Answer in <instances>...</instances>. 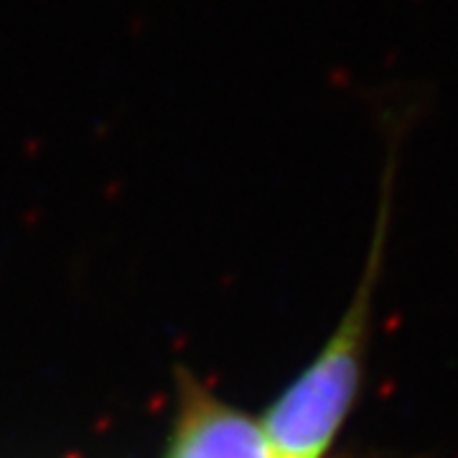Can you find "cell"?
<instances>
[{
    "instance_id": "cell-1",
    "label": "cell",
    "mask_w": 458,
    "mask_h": 458,
    "mask_svg": "<svg viewBox=\"0 0 458 458\" xmlns=\"http://www.w3.org/2000/svg\"><path fill=\"white\" fill-rule=\"evenodd\" d=\"M390 225V204L377 216L375 237L339 327L321 352L265 410L260 426L270 458H327L360 400L375 291Z\"/></svg>"
},
{
    "instance_id": "cell-2",
    "label": "cell",
    "mask_w": 458,
    "mask_h": 458,
    "mask_svg": "<svg viewBox=\"0 0 458 458\" xmlns=\"http://www.w3.org/2000/svg\"><path fill=\"white\" fill-rule=\"evenodd\" d=\"M179 382V410L164 458H270L260 420L222 403L191 375Z\"/></svg>"
}]
</instances>
